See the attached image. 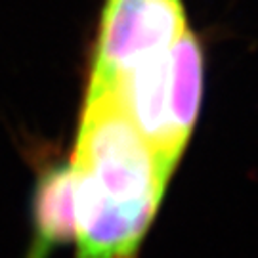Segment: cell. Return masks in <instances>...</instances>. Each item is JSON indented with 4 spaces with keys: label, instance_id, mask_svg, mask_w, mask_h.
Returning a JSON list of instances; mask_svg holds the SVG:
<instances>
[{
    "label": "cell",
    "instance_id": "1",
    "mask_svg": "<svg viewBox=\"0 0 258 258\" xmlns=\"http://www.w3.org/2000/svg\"><path fill=\"white\" fill-rule=\"evenodd\" d=\"M77 258H136L170 178L105 96H84L73 153Z\"/></svg>",
    "mask_w": 258,
    "mask_h": 258
},
{
    "label": "cell",
    "instance_id": "2",
    "mask_svg": "<svg viewBox=\"0 0 258 258\" xmlns=\"http://www.w3.org/2000/svg\"><path fill=\"white\" fill-rule=\"evenodd\" d=\"M187 27L182 0H105L84 92H102L134 65L168 52Z\"/></svg>",
    "mask_w": 258,
    "mask_h": 258
},
{
    "label": "cell",
    "instance_id": "3",
    "mask_svg": "<svg viewBox=\"0 0 258 258\" xmlns=\"http://www.w3.org/2000/svg\"><path fill=\"white\" fill-rule=\"evenodd\" d=\"M33 214L37 226L35 258L42 252L63 245L75 237V216H73V174L69 159L50 161L40 168Z\"/></svg>",
    "mask_w": 258,
    "mask_h": 258
}]
</instances>
